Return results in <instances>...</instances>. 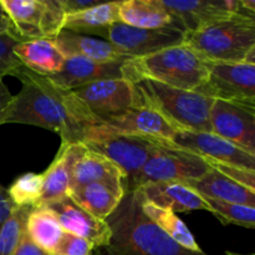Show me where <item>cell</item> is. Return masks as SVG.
I'll return each instance as SVG.
<instances>
[{"label": "cell", "mask_w": 255, "mask_h": 255, "mask_svg": "<svg viewBox=\"0 0 255 255\" xmlns=\"http://www.w3.org/2000/svg\"><path fill=\"white\" fill-rule=\"evenodd\" d=\"M168 141L184 151L198 154L206 161L222 162L255 171V156L213 132L178 131Z\"/></svg>", "instance_id": "5bb4252c"}, {"label": "cell", "mask_w": 255, "mask_h": 255, "mask_svg": "<svg viewBox=\"0 0 255 255\" xmlns=\"http://www.w3.org/2000/svg\"><path fill=\"white\" fill-rule=\"evenodd\" d=\"M15 54L27 70L42 76L57 74L65 61L52 39L21 41L15 46Z\"/></svg>", "instance_id": "d4e9b609"}, {"label": "cell", "mask_w": 255, "mask_h": 255, "mask_svg": "<svg viewBox=\"0 0 255 255\" xmlns=\"http://www.w3.org/2000/svg\"><path fill=\"white\" fill-rule=\"evenodd\" d=\"M70 91L85 105L97 124L138 106L134 85L126 79L101 80Z\"/></svg>", "instance_id": "30bf717a"}, {"label": "cell", "mask_w": 255, "mask_h": 255, "mask_svg": "<svg viewBox=\"0 0 255 255\" xmlns=\"http://www.w3.org/2000/svg\"><path fill=\"white\" fill-rule=\"evenodd\" d=\"M57 1L65 15L82 11V10L90 9V7L104 2L101 0H57Z\"/></svg>", "instance_id": "e575fe53"}, {"label": "cell", "mask_w": 255, "mask_h": 255, "mask_svg": "<svg viewBox=\"0 0 255 255\" xmlns=\"http://www.w3.org/2000/svg\"><path fill=\"white\" fill-rule=\"evenodd\" d=\"M184 44L206 61L255 64V16L234 14L186 32Z\"/></svg>", "instance_id": "277c9868"}, {"label": "cell", "mask_w": 255, "mask_h": 255, "mask_svg": "<svg viewBox=\"0 0 255 255\" xmlns=\"http://www.w3.org/2000/svg\"><path fill=\"white\" fill-rule=\"evenodd\" d=\"M94 255H116L112 253L107 247H104V248H95Z\"/></svg>", "instance_id": "ab89813d"}, {"label": "cell", "mask_w": 255, "mask_h": 255, "mask_svg": "<svg viewBox=\"0 0 255 255\" xmlns=\"http://www.w3.org/2000/svg\"><path fill=\"white\" fill-rule=\"evenodd\" d=\"M106 222L111 229L107 248L116 255H208L183 248L152 223L142 211L137 189L125 192Z\"/></svg>", "instance_id": "7a4b0ae2"}, {"label": "cell", "mask_w": 255, "mask_h": 255, "mask_svg": "<svg viewBox=\"0 0 255 255\" xmlns=\"http://www.w3.org/2000/svg\"><path fill=\"white\" fill-rule=\"evenodd\" d=\"M137 191L139 192L144 201L161 208L169 209L174 213L193 211L209 212L204 199L191 187L182 182L147 183L138 187Z\"/></svg>", "instance_id": "d6986e66"}, {"label": "cell", "mask_w": 255, "mask_h": 255, "mask_svg": "<svg viewBox=\"0 0 255 255\" xmlns=\"http://www.w3.org/2000/svg\"><path fill=\"white\" fill-rule=\"evenodd\" d=\"M207 163L211 166V168L217 169V171L221 172L222 174L228 177L232 181L237 182L241 186L247 187L251 191L255 192V171L243 168V167L222 163V162L217 161H207Z\"/></svg>", "instance_id": "836d02e7"}, {"label": "cell", "mask_w": 255, "mask_h": 255, "mask_svg": "<svg viewBox=\"0 0 255 255\" xmlns=\"http://www.w3.org/2000/svg\"><path fill=\"white\" fill-rule=\"evenodd\" d=\"M209 121L214 134L255 156V105L214 100Z\"/></svg>", "instance_id": "4fadbf2b"}, {"label": "cell", "mask_w": 255, "mask_h": 255, "mask_svg": "<svg viewBox=\"0 0 255 255\" xmlns=\"http://www.w3.org/2000/svg\"><path fill=\"white\" fill-rule=\"evenodd\" d=\"M90 183L105 184L117 193L125 194L126 174L111 159L86 147L74 164L69 191Z\"/></svg>", "instance_id": "e0dca14e"}, {"label": "cell", "mask_w": 255, "mask_h": 255, "mask_svg": "<svg viewBox=\"0 0 255 255\" xmlns=\"http://www.w3.org/2000/svg\"><path fill=\"white\" fill-rule=\"evenodd\" d=\"M85 144H61L55 159L42 173L44 188L42 196L35 208L45 207L67 196L71 181V172L77 158L85 151Z\"/></svg>", "instance_id": "ffe728a7"}, {"label": "cell", "mask_w": 255, "mask_h": 255, "mask_svg": "<svg viewBox=\"0 0 255 255\" xmlns=\"http://www.w3.org/2000/svg\"><path fill=\"white\" fill-rule=\"evenodd\" d=\"M124 62H96L84 57H67L61 70L47 77L62 89L75 90L101 80L124 79Z\"/></svg>", "instance_id": "ac0fdd59"}, {"label": "cell", "mask_w": 255, "mask_h": 255, "mask_svg": "<svg viewBox=\"0 0 255 255\" xmlns=\"http://www.w3.org/2000/svg\"><path fill=\"white\" fill-rule=\"evenodd\" d=\"M82 144L116 163L126 174L127 186L151 156L156 138L111 133L97 125H90L84 131Z\"/></svg>", "instance_id": "52a82bcc"}, {"label": "cell", "mask_w": 255, "mask_h": 255, "mask_svg": "<svg viewBox=\"0 0 255 255\" xmlns=\"http://www.w3.org/2000/svg\"><path fill=\"white\" fill-rule=\"evenodd\" d=\"M119 20L139 29H174L184 32L178 20L163 6L161 0H122Z\"/></svg>", "instance_id": "7402d4cb"}, {"label": "cell", "mask_w": 255, "mask_h": 255, "mask_svg": "<svg viewBox=\"0 0 255 255\" xmlns=\"http://www.w3.org/2000/svg\"><path fill=\"white\" fill-rule=\"evenodd\" d=\"M120 1H104L82 11L66 14L64 17L62 30L77 32L84 35H95L104 37L106 30L115 22H120L119 9Z\"/></svg>", "instance_id": "cb8c5ba5"}, {"label": "cell", "mask_w": 255, "mask_h": 255, "mask_svg": "<svg viewBox=\"0 0 255 255\" xmlns=\"http://www.w3.org/2000/svg\"><path fill=\"white\" fill-rule=\"evenodd\" d=\"M223 255H254V254H239V253H236V252H224Z\"/></svg>", "instance_id": "60d3db41"}, {"label": "cell", "mask_w": 255, "mask_h": 255, "mask_svg": "<svg viewBox=\"0 0 255 255\" xmlns=\"http://www.w3.org/2000/svg\"><path fill=\"white\" fill-rule=\"evenodd\" d=\"M11 100L12 95L10 94L9 89H7L6 85L4 84L2 79H0V126L2 125V119H4V115L5 112H6Z\"/></svg>", "instance_id": "74e56055"}, {"label": "cell", "mask_w": 255, "mask_h": 255, "mask_svg": "<svg viewBox=\"0 0 255 255\" xmlns=\"http://www.w3.org/2000/svg\"><path fill=\"white\" fill-rule=\"evenodd\" d=\"M9 29H11V24H10V20L7 17V15L5 14L4 9L0 5V32L6 31Z\"/></svg>", "instance_id": "f35d334b"}, {"label": "cell", "mask_w": 255, "mask_h": 255, "mask_svg": "<svg viewBox=\"0 0 255 255\" xmlns=\"http://www.w3.org/2000/svg\"><path fill=\"white\" fill-rule=\"evenodd\" d=\"M44 208L50 209L55 214L62 231L66 233L91 242L95 248L109 247L111 241V229L107 222L87 213L67 196L60 201L47 204Z\"/></svg>", "instance_id": "2e32d148"}, {"label": "cell", "mask_w": 255, "mask_h": 255, "mask_svg": "<svg viewBox=\"0 0 255 255\" xmlns=\"http://www.w3.org/2000/svg\"><path fill=\"white\" fill-rule=\"evenodd\" d=\"M95 125L111 133L156 139H171L176 133L173 127L169 126L161 115L142 105L107 117Z\"/></svg>", "instance_id": "9a60e30c"}, {"label": "cell", "mask_w": 255, "mask_h": 255, "mask_svg": "<svg viewBox=\"0 0 255 255\" xmlns=\"http://www.w3.org/2000/svg\"><path fill=\"white\" fill-rule=\"evenodd\" d=\"M211 169L204 158L169 143L168 139H156V147L138 173L126 186L133 191L147 183L186 182L198 179Z\"/></svg>", "instance_id": "8992f818"}, {"label": "cell", "mask_w": 255, "mask_h": 255, "mask_svg": "<svg viewBox=\"0 0 255 255\" xmlns=\"http://www.w3.org/2000/svg\"><path fill=\"white\" fill-rule=\"evenodd\" d=\"M21 41L55 39L62 31L65 14L57 0H0Z\"/></svg>", "instance_id": "ba28073f"}, {"label": "cell", "mask_w": 255, "mask_h": 255, "mask_svg": "<svg viewBox=\"0 0 255 255\" xmlns=\"http://www.w3.org/2000/svg\"><path fill=\"white\" fill-rule=\"evenodd\" d=\"M15 77L22 86L19 94L12 96L2 125H31L57 133L61 144L82 143L85 128L97 122L74 92L26 67Z\"/></svg>", "instance_id": "6da1fadb"}, {"label": "cell", "mask_w": 255, "mask_h": 255, "mask_svg": "<svg viewBox=\"0 0 255 255\" xmlns=\"http://www.w3.org/2000/svg\"><path fill=\"white\" fill-rule=\"evenodd\" d=\"M44 177L39 173H25L17 177L6 189L10 199L16 207L34 206L42 196Z\"/></svg>", "instance_id": "4dcf8cb0"}, {"label": "cell", "mask_w": 255, "mask_h": 255, "mask_svg": "<svg viewBox=\"0 0 255 255\" xmlns=\"http://www.w3.org/2000/svg\"><path fill=\"white\" fill-rule=\"evenodd\" d=\"M26 234L36 246L52 254L64 231L55 214L50 209L41 207L35 208L30 213L26 223Z\"/></svg>", "instance_id": "83f0119b"}, {"label": "cell", "mask_w": 255, "mask_h": 255, "mask_svg": "<svg viewBox=\"0 0 255 255\" xmlns=\"http://www.w3.org/2000/svg\"><path fill=\"white\" fill-rule=\"evenodd\" d=\"M21 40L11 29L0 32V79L4 76H15L24 65L15 54V46Z\"/></svg>", "instance_id": "1f68e13d"}, {"label": "cell", "mask_w": 255, "mask_h": 255, "mask_svg": "<svg viewBox=\"0 0 255 255\" xmlns=\"http://www.w3.org/2000/svg\"><path fill=\"white\" fill-rule=\"evenodd\" d=\"M15 207L16 206L10 199L6 188L0 186V228H1L4 222L6 221L7 217L10 216V213H11Z\"/></svg>", "instance_id": "8d00e7d4"}, {"label": "cell", "mask_w": 255, "mask_h": 255, "mask_svg": "<svg viewBox=\"0 0 255 255\" xmlns=\"http://www.w3.org/2000/svg\"><path fill=\"white\" fill-rule=\"evenodd\" d=\"M186 32L174 29H139L115 22L102 39L131 59L147 56L168 47L184 44Z\"/></svg>", "instance_id": "7c38bea8"}, {"label": "cell", "mask_w": 255, "mask_h": 255, "mask_svg": "<svg viewBox=\"0 0 255 255\" xmlns=\"http://www.w3.org/2000/svg\"><path fill=\"white\" fill-rule=\"evenodd\" d=\"M207 75L196 92L212 100L255 105V64L206 61Z\"/></svg>", "instance_id": "9c48e42d"}, {"label": "cell", "mask_w": 255, "mask_h": 255, "mask_svg": "<svg viewBox=\"0 0 255 255\" xmlns=\"http://www.w3.org/2000/svg\"><path fill=\"white\" fill-rule=\"evenodd\" d=\"M132 84L138 97V106L156 111L176 132H212L209 114L214 100L196 91L174 89L152 80H138Z\"/></svg>", "instance_id": "5b68a950"}, {"label": "cell", "mask_w": 255, "mask_h": 255, "mask_svg": "<svg viewBox=\"0 0 255 255\" xmlns=\"http://www.w3.org/2000/svg\"><path fill=\"white\" fill-rule=\"evenodd\" d=\"M95 246L84 238L64 232L52 255H94Z\"/></svg>", "instance_id": "d6a6232c"}, {"label": "cell", "mask_w": 255, "mask_h": 255, "mask_svg": "<svg viewBox=\"0 0 255 255\" xmlns=\"http://www.w3.org/2000/svg\"><path fill=\"white\" fill-rule=\"evenodd\" d=\"M52 40L65 59L84 57L96 62H124L131 60V57L122 54L114 45L101 37L62 30Z\"/></svg>", "instance_id": "44dd1931"}, {"label": "cell", "mask_w": 255, "mask_h": 255, "mask_svg": "<svg viewBox=\"0 0 255 255\" xmlns=\"http://www.w3.org/2000/svg\"><path fill=\"white\" fill-rule=\"evenodd\" d=\"M139 196H141V194H139ZM141 207L144 216H146L152 223L156 224L159 229H162L169 238L173 239L176 243H178L179 246L188 249V251H202L201 247L198 246V243H197L196 239H194L193 234H192L191 231L188 229V227L182 222V219H179L178 217L176 216L174 212L154 206V204L144 201V199L142 198V196Z\"/></svg>", "instance_id": "4316f807"}, {"label": "cell", "mask_w": 255, "mask_h": 255, "mask_svg": "<svg viewBox=\"0 0 255 255\" xmlns=\"http://www.w3.org/2000/svg\"><path fill=\"white\" fill-rule=\"evenodd\" d=\"M163 6L176 17L184 32L196 31L234 14L255 16L254 0H193V1H167Z\"/></svg>", "instance_id": "8fae6325"}, {"label": "cell", "mask_w": 255, "mask_h": 255, "mask_svg": "<svg viewBox=\"0 0 255 255\" xmlns=\"http://www.w3.org/2000/svg\"><path fill=\"white\" fill-rule=\"evenodd\" d=\"M182 183L187 184L199 196L206 197V198L243 204V206L255 208L254 191H251L247 187L232 181L214 168L209 169L201 178L182 182Z\"/></svg>", "instance_id": "603a6c76"}, {"label": "cell", "mask_w": 255, "mask_h": 255, "mask_svg": "<svg viewBox=\"0 0 255 255\" xmlns=\"http://www.w3.org/2000/svg\"><path fill=\"white\" fill-rule=\"evenodd\" d=\"M67 197L87 213L106 221L119 207L124 194L100 183H90L67 192Z\"/></svg>", "instance_id": "484cf974"}, {"label": "cell", "mask_w": 255, "mask_h": 255, "mask_svg": "<svg viewBox=\"0 0 255 255\" xmlns=\"http://www.w3.org/2000/svg\"><path fill=\"white\" fill-rule=\"evenodd\" d=\"M202 197V196H201ZM208 206L209 212L218 218L224 226L236 224V226L246 227L254 229L255 227V208L243 206V204L229 203V202L216 201V199L202 197Z\"/></svg>", "instance_id": "f546056e"}, {"label": "cell", "mask_w": 255, "mask_h": 255, "mask_svg": "<svg viewBox=\"0 0 255 255\" xmlns=\"http://www.w3.org/2000/svg\"><path fill=\"white\" fill-rule=\"evenodd\" d=\"M122 71L124 79L131 82L152 80L186 91L199 89L208 75L206 60L186 44L127 60Z\"/></svg>", "instance_id": "3957f363"}, {"label": "cell", "mask_w": 255, "mask_h": 255, "mask_svg": "<svg viewBox=\"0 0 255 255\" xmlns=\"http://www.w3.org/2000/svg\"><path fill=\"white\" fill-rule=\"evenodd\" d=\"M12 255H52V254L47 253L46 251H44V249L40 248L39 246H36V244L29 238L26 232H25L21 241H20L19 246H17L16 249H15L14 254Z\"/></svg>", "instance_id": "d590c367"}, {"label": "cell", "mask_w": 255, "mask_h": 255, "mask_svg": "<svg viewBox=\"0 0 255 255\" xmlns=\"http://www.w3.org/2000/svg\"><path fill=\"white\" fill-rule=\"evenodd\" d=\"M34 206L15 207L0 228V255H12L26 232V223Z\"/></svg>", "instance_id": "f1b7e54d"}]
</instances>
